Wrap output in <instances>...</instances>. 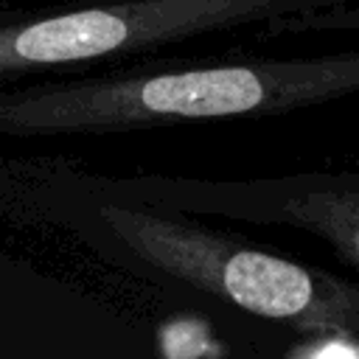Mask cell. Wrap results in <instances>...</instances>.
<instances>
[{
    "label": "cell",
    "instance_id": "obj_3",
    "mask_svg": "<svg viewBox=\"0 0 359 359\" xmlns=\"http://www.w3.org/2000/svg\"><path fill=\"white\" fill-rule=\"evenodd\" d=\"M356 0H67L0 8V84L45 73L109 67L196 36Z\"/></svg>",
    "mask_w": 359,
    "mask_h": 359
},
{
    "label": "cell",
    "instance_id": "obj_4",
    "mask_svg": "<svg viewBox=\"0 0 359 359\" xmlns=\"http://www.w3.org/2000/svg\"><path fill=\"white\" fill-rule=\"evenodd\" d=\"M101 180L132 199L202 219L306 230L323 238L345 266L359 269V165L250 180L171 174H101Z\"/></svg>",
    "mask_w": 359,
    "mask_h": 359
},
{
    "label": "cell",
    "instance_id": "obj_1",
    "mask_svg": "<svg viewBox=\"0 0 359 359\" xmlns=\"http://www.w3.org/2000/svg\"><path fill=\"white\" fill-rule=\"evenodd\" d=\"M0 219L67 236L95 258L163 278L314 339L359 342V283L272 252L202 216L157 208L62 160L0 157Z\"/></svg>",
    "mask_w": 359,
    "mask_h": 359
},
{
    "label": "cell",
    "instance_id": "obj_6",
    "mask_svg": "<svg viewBox=\"0 0 359 359\" xmlns=\"http://www.w3.org/2000/svg\"><path fill=\"white\" fill-rule=\"evenodd\" d=\"M50 292L48 278L28 272L17 261L0 255V309L6 300H25V297H45Z\"/></svg>",
    "mask_w": 359,
    "mask_h": 359
},
{
    "label": "cell",
    "instance_id": "obj_2",
    "mask_svg": "<svg viewBox=\"0 0 359 359\" xmlns=\"http://www.w3.org/2000/svg\"><path fill=\"white\" fill-rule=\"evenodd\" d=\"M359 93V48L320 56L177 59L0 87L3 137H87L266 118Z\"/></svg>",
    "mask_w": 359,
    "mask_h": 359
},
{
    "label": "cell",
    "instance_id": "obj_5",
    "mask_svg": "<svg viewBox=\"0 0 359 359\" xmlns=\"http://www.w3.org/2000/svg\"><path fill=\"white\" fill-rule=\"evenodd\" d=\"M359 31V0L331 8H317L264 25V36H297V34H353Z\"/></svg>",
    "mask_w": 359,
    "mask_h": 359
}]
</instances>
